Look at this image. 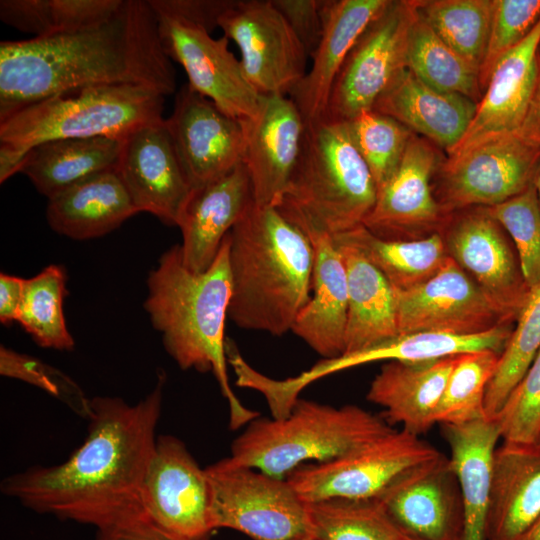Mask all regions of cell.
<instances>
[{
    "mask_svg": "<svg viewBox=\"0 0 540 540\" xmlns=\"http://www.w3.org/2000/svg\"><path fill=\"white\" fill-rule=\"evenodd\" d=\"M24 278L0 274V321L3 325L17 322L24 288Z\"/></svg>",
    "mask_w": 540,
    "mask_h": 540,
    "instance_id": "cell-50",
    "label": "cell"
},
{
    "mask_svg": "<svg viewBox=\"0 0 540 540\" xmlns=\"http://www.w3.org/2000/svg\"><path fill=\"white\" fill-rule=\"evenodd\" d=\"M540 145L519 133L498 135L444 158L433 179L443 210L493 207L533 182Z\"/></svg>",
    "mask_w": 540,
    "mask_h": 540,
    "instance_id": "cell-9",
    "label": "cell"
},
{
    "mask_svg": "<svg viewBox=\"0 0 540 540\" xmlns=\"http://www.w3.org/2000/svg\"><path fill=\"white\" fill-rule=\"evenodd\" d=\"M213 529L239 531L253 540L311 537L305 503L288 480L235 464L229 457L205 468Z\"/></svg>",
    "mask_w": 540,
    "mask_h": 540,
    "instance_id": "cell-8",
    "label": "cell"
},
{
    "mask_svg": "<svg viewBox=\"0 0 540 540\" xmlns=\"http://www.w3.org/2000/svg\"><path fill=\"white\" fill-rule=\"evenodd\" d=\"M456 356L419 362L389 361L372 380L367 400L382 407L391 426L420 436L436 424V412Z\"/></svg>",
    "mask_w": 540,
    "mask_h": 540,
    "instance_id": "cell-26",
    "label": "cell"
},
{
    "mask_svg": "<svg viewBox=\"0 0 540 540\" xmlns=\"http://www.w3.org/2000/svg\"><path fill=\"white\" fill-rule=\"evenodd\" d=\"M334 238L358 248L394 290H408L424 283L449 257L439 232L418 239H385L360 225Z\"/></svg>",
    "mask_w": 540,
    "mask_h": 540,
    "instance_id": "cell-34",
    "label": "cell"
},
{
    "mask_svg": "<svg viewBox=\"0 0 540 540\" xmlns=\"http://www.w3.org/2000/svg\"><path fill=\"white\" fill-rule=\"evenodd\" d=\"M123 0H1L0 20L34 38L73 33L110 17Z\"/></svg>",
    "mask_w": 540,
    "mask_h": 540,
    "instance_id": "cell-36",
    "label": "cell"
},
{
    "mask_svg": "<svg viewBox=\"0 0 540 540\" xmlns=\"http://www.w3.org/2000/svg\"><path fill=\"white\" fill-rule=\"evenodd\" d=\"M540 349V285L531 289L485 394L484 412L495 419Z\"/></svg>",
    "mask_w": 540,
    "mask_h": 540,
    "instance_id": "cell-40",
    "label": "cell"
},
{
    "mask_svg": "<svg viewBox=\"0 0 540 540\" xmlns=\"http://www.w3.org/2000/svg\"><path fill=\"white\" fill-rule=\"evenodd\" d=\"M304 540H314L313 538L309 537V538H306Z\"/></svg>",
    "mask_w": 540,
    "mask_h": 540,
    "instance_id": "cell-56",
    "label": "cell"
},
{
    "mask_svg": "<svg viewBox=\"0 0 540 540\" xmlns=\"http://www.w3.org/2000/svg\"><path fill=\"white\" fill-rule=\"evenodd\" d=\"M390 0H325L323 33L309 72L290 94L307 122L324 116L336 77L350 50Z\"/></svg>",
    "mask_w": 540,
    "mask_h": 540,
    "instance_id": "cell-24",
    "label": "cell"
},
{
    "mask_svg": "<svg viewBox=\"0 0 540 540\" xmlns=\"http://www.w3.org/2000/svg\"><path fill=\"white\" fill-rule=\"evenodd\" d=\"M242 122L243 163L253 201L258 206L275 207L300 157L306 121L289 96L261 95L255 116Z\"/></svg>",
    "mask_w": 540,
    "mask_h": 540,
    "instance_id": "cell-21",
    "label": "cell"
},
{
    "mask_svg": "<svg viewBox=\"0 0 540 540\" xmlns=\"http://www.w3.org/2000/svg\"><path fill=\"white\" fill-rule=\"evenodd\" d=\"M493 5L494 0H416L419 16L479 71L487 50Z\"/></svg>",
    "mask_w": 540,
    "mask_h": 540,
    "instance_id": "cell-38",
    "label": "cell"
},
{
    "mask_svg": "<svg viewBox=\"0 0 540 540\" xmlns=\"http://www.w3.org/2000/svg\"><path fill=\"white\" fill-rule=\"evenodd\" d=\"M537 445H538V446L540 447V440H539V442H538V444H537Z\"/></svg>",
    "mask_w": 540,
    "mask_h": 540,
    "instance_id": "cell-57",
    "label": "cell"
},
{
    "mask_svg": "<svg viewBox=\"0 0 540 540\" xmlns=\"http://www.w3.org/2000/svg\"><path fill=\"white\" fill-rule=\"evenodd\" d=\"M514 324H501L475 335H455L436 331L401 334L372 347L322 359L299 375V381L309 386L316 380L339 371L378 361L419 362L434 360L478 350L502 353Z\"/></svg>",
    "mask_w": 540,
    "mask_h": 540,
    "instance_id": "cell-29",
    "label": "cell"
},
{
    "mask_svg": "<svg viewBox=\"0 0 540 540\" xmlns=\"http://www.w3.org/2000/svg\"><path fill=\"white\" fill-rule=\"evenodd\" d=\"M406 68L429 86L477 104L483 95L479 69L448 46L417 10L409 33Z\"/></svg>",
    "mask_w": 540,
    "mask_h": 540,
    "instance_id": "cell-35",
    "label": "cell"
},
{
    "mask_svg": "<svg viewBox=\"0 0 540 540\" xmlns=\"http://www.w3.org/2000/svg\"><path fill=\"white\" fill-rule=\"evenodd\" d=\"M395 430L361 407L298 399L283 418L254 419L232 443L235 464L285 479L306 461H330Z\"/></svg>",
    "mask_w": 540,
    "mask_h": 540,
    "instance_id": "cell-6",
    "label": "cell"
},
{
    "mask_svg": "<svg viewBox=\"0 0 540 540\" xmlns=\"http://www.w3.org/2000/svg\"><path fill=\"white\" fill-rule=\"evenodd\" d=\"M66 283L65 269L55 264L24 280L17 322L41 347L60 351L74 348L63 312Z\"/></svg>",
    "mask_w": 540,
    "mask_h": 540,
    "instance_id": "cell-37",
    "label": "cell"
},
{
    "mask_svg": "<svg viewBox=\"0 0 540 540\" xmlns=\"http://www.w3.org/2000/svg\"><path fill=\"white\" fill-rule=\"evenodd\" d=\"M441 430L462 498L461 540H486L493 458L501 438L498 422L484 417L463 424H441Z\"/></svg>",
    "mask_w": 540,
    "mask_h": 540,
    "instance_id": "cell-30",
    "label": "cell"
},
{
    "mask_svg": "<svg viewBox=\"0 0 540 540\" xmlns=\"http://www.w3.org/2000/svg\"><path fill=\"white\" fill-rule=\"evenodd\" d=\"M540 518V447L504 442L494 453L486 540H521Z\"/></svg>",
    "mask_w": 540,
    "mask_h": 540,
    "instance_id": "cell-27",
    "label": "cell"
},
{
    "mask_svg": "<svg viewBox=\"0 0 540 540\" xmlns=\"http://www.w3.org/2000/svg\"><path fill=\"white\" fill-rule=\"evenodd\" d=\"M219 27L238 46L245 75L260 95L290 96L305 77L309 57L272 0H234Z\"/></svg>",
    "mask_w": 540,
    "mask_h": 540,
    "instance_id": "cell-13",
    "label": "cell"
},
{
    "mask_svg": "<svg viewBox=\"0 0 540 540\" xmlns=\"http://www.w3.org/2000/svg\"><path fill=\"white\" fill-rule=\"evenodd\" d=\"M540 20V0H494L487 50L480 68L484 92L498 60L520 44Z\"/></svg>",
    "mask_w": 540,
    "mask_h": 540,
    "instance_id": "cell-46",
    "label": "cell"
},
{
    "mask_svg": "<svg viewBox=\"0 0 540 540\" xmlns=\"http://www.w3.org/2000/svg\"><path fill=\"white\" fill-rule=\"evenodd\" d=\"M347 122L378 191L397 170L413 133L394 118L373 109L362 111Z\"/></svg>",
    "mask_w": 540,
    "mask_h": 540,
    "instance_id": "cell-42",
    "label": "cell"
},
{
    "mask_svg": "<svg viewBox=\"0 0 540 540\" xmlns=\"http://www.w3.org/2000/svg\"><path fill=\"white\" fill-rule=\"evenodd\" d=\"M511 238L531 289L540 285V207L531 184L520 194L488 207Z\"/></svg>",
    "mask_w": 540,
    "mask_h": 540,
    "instance_id": "cell-43",
    "label": "cell"
},
{
    "mask_svg": "<svg viewBox=\"0 0 540 540\" xmlns=\"http://www.w3.org/2000/svg\"><path fill=\"white\" fill-rule=\"evenodd\" d=\"M250 177L244 163L193 189L177 227L184 264L194 272L210 267L222 242L253 204Z\"/></svg>",
    "mask_w": 540,
    "mask_h": 540,
    "instance_id": "cell-23",
    "label": "cell"
},
{
    "mask_svg": "<svg viewBox=\"0 0 540 540\" xmlns=\"http://www.w3.org/2000/svg\"><path fill=\"white\" fill-rule=\"evenodd\" d=\"M398 333L475 335L510 321L450 257L424 283L394 290Z\"/></svg>",
    "mask_w": 540,
    "mask_h": 540,
    "instance_id": "cell-16",
    "label": "cell"
},
{
    "mask_svg": "<svg viewBox=\"0 0 540 540\" xmlns=\"http://www.w3.org/2000/svg\"><path fill=\"white\" fill-rule=\"evenodd\" d=\"M165 96L133 85L65 91L29 104L0 120V145L27 153L61 138L124 139L141 126L164 119Z\"/></svg>",
    "mask_w": 540,
    "mask_h": 540,
    "instance_id": "cell-7",
    "label": "cell"
},
{
    "mask_svg": "<svg viewBox=\"0 0 540 540\" xmlns=\"http://www.w3.org/2000/svg\"><path fill=\"white\" fill-rule=\"evenodd\" d=\"M539 48L540 20L520 44L498 60L467 132L449 155L491 137L519 133L536 83Z\"/></svg>",
    "mask_w": 540,
    "mask_h": 540,
    "instance_id": "cell-22",
    "label": "cell"
},
{
    "mask_svg": "<svg viewBox=\"0 0 540 540\" xmlns=\"http://www.w3.org/2000/svg\"><path fill=\"white\" fill-rule=\"evenodd\" d=\"M106 85L175 92L149 0H123L107 19L73 33L0 43V120L65 91Z\"/></svg>",
    "mask_w": 540,
    "mask_h": 540,
    "instance_id": "cell-2",
    "label": "cell"
},
{
    "mask_svg": "<svg viewBox=\"0 0 540 540\" xmlns=\"http://www.w3.org/2000/svg\"><path fill=\"white\" fill-rule=\"evenodd\" d=\"M406 540H418V539L409 536Z\"/></svg>",
    "mask_w": 540,
    "mask_h": 540,
    "instance_id": "cell-55",
    "label": "cell"
},
{
    "mask_svg": "<svg viewBox=\"0 0 540 540\" xmlns=\"http://www.w3.org/2000/svg\"><path fill=\"white\" fill-rule=\"evenodd\" d=\"M504 442L537 445L540 440V349L495 417Z\"/></svg>",
    "mask_w": 540,
    "mask_h": 540,
    "instance_id": "cell-45",
    "label": "cell"
},
{
    "mask_svg": "<svg viewBox=\"0 0 540 540\" xmlns=\"http://www.w3.org/2000/svg\"><path fill=\"white\" fill-rule=\"evenodd\" d=\"M439 453L420 436L395 429L339 458L303 464L286 479L305 503L370 500L377 498L405 470Z\"/></svg>",
    "mask_w": 540,
    "mask_h": 540,
    "instance_id": "cell-10",
    "label": "cell"
},
{
    "mask_svg": "<svg viewBox=\"0 0 540 540\" xmlns=\"http://www.w3.org/2000/svg\"><path fill=\"white\" fill-rule=\"evenodd\" d=\"M309 239L314 249L311 294L291 332L324 359H329L345 350L347 275L333 237L321 235Z\"/></svg>",
    "mask_w": 540,
    "mask_h": 540,
    "instance_id": "cell-28",
    "label": "cell"
},
{
    "mask_svg": "<svg viewBox=\"0 0 540 540\" xmlns=\"http://www.w3.org/2000/svg\"><path fill=\"white\" fill-rule=\"evenodd\" d=\"M519 134L540 145V48L536 83Z\"/></svg>",
    "mask_w": 540,
    "mask_h": 540,
    "instance_id": "cell-51",
    "label": "cell"
},
{
    "mask_svg": "<svg viewBox=\"0 0 540 540\" xmlns=\"http://www.w3.org/2000/svg\"><path fill=\"white\" fill-rule=\"evenodd\" d=\"M154 12L163 50L183 67L188 85L234 118L255 116L261 95L247 79L241 61L229 50V39H214L198 25Z\"/></svg>",
    "mask_w": 540,
    "mask_h": 540,
    "instance_id": "cell-15",
    "label": "cell"
},
{
    "mask_svg": "<svg viewBox=\"0 0 540 540\" xmlns=\"http://www.w3.org/2000/svg\"><path fill=\"white\" fill-rule=\"evenodd\" d=\"M416 0L390 1L360 35L333 84L325 115L348 121L373 108L392 80L406 68Z\"/></svg>",
    "mask_w": 540,
    "mask_h": 540,
    "instance_id": "cell-11",
    "label": "cell"
},
{
    "mask_svg": "<svg viewBox=\"0 0 540 540\" xmlns=\"http://www.w3.org/2000/svg\"><path fill=\"white\" fill-rule=\"evenodd\" d=\"M228 318L239 328L281 336L311 294V240L274 206L254 202L227 235Z\"/></svg>",
    "mask_w": 540,
    "mask_h": 540,
    "instance_id": "cell-4",
    "label": "cell"
},
{
    "mask_svg": "<svg viewBox=\"0 0 540 540\" xmlns=\"http://www.w3.org/2000/svg\"><path fill=\"white\" fill-rule=\"evenodd\" d=\"M96 540H176L148 517H141L97 530Z\"/></svg>",
    "mask_w": 540,
    "mask_h": 540,
    "instance_id": "cell-49",
    "label": "cell"
},
{
    "mask_svg": "<svg viewBox=\"0 0 540 540\" xmlns=\"http://www.w3.org/2000/svg\"><path fill=\"white\" fill-rule=\"evenodd\" d=\"M0 374L33 385L64 403L74 413L86 419L91 411V399L68 375L40 359L0 347Z\"/></svg>",
    "mask_w": 540,
    "mask_h": 540,
    "instance_id": "cell-44",
    "label": "cell"
},
{
    "mask_svg": "<svg viewBox=\"0 0 540 540\" xmlns=\"http://www.w3.org/2000/svg\"><path fill=\"white\" fill-rule=\"evenodd\" d=\"M323 2L324 0H272L310 58L323 33Z\"/></svg>",
    "mask_w": 540,
    "mask_h": 540,
    "instance_id": "cell-47",
    "label": "cell"
},
{
    "mask_svg": "<svg viewBox=\"0 0 540 540\" xmlns=\"http://www.w3.org/2000/svg\"><path fill=\"white\" fill-rule=\"evenodd\" d=\"M230 299L226 236L213 263L202 272L184 264L180 244L162 253L147 277L144 309L164 349L181 369L214 374L229 405L230 428L235 430L258 413L239 401L228 379L224 331Z\"/></svg>",
    "mask_w": 540,
    "mask_h": 540,
    "instance_id": "cell-3",
    "label": "cell"
},
{
    "mask_svg": "<svg viewBox=\"0 0 540 540\" xmlns=\"http://www.w3.org/2000/svg\"><path fill=\"white\" fill-rule=\"evenodd\" d=\"M234 0H149L157 12L173 15L211 33Z\"/></svg>",
    "mask_w": 540,
    "mask_h": 540,
    "instance_id": "cell-48",
    "label": "cell"
},
{
    "mask_svg": "<svg viewBox=\"0 0 540 540\" xmlns=\"http://www.w3.org/2000/svg\"><path fill=\"white\" fill-rule=\"evenodd\" d=\"M164 119L141 126L122 140L115 172L138 212L178 226L193 188Z\"/></svg>",
    "mask_w": 540,
    "mask_h": 540,
    "instance_id": "cell-20",
    "label": "cell"
},
{
    "mask_svg": "<svg viewBox=\"0 0 540 540\" xmlns=\"http://www.w3.org/2000/svg\"><path fill=\"white\" fill-rule=\"evenodd\" d=\"M139 213L115 170L94 175L48 199L46 219L60 235L101 237Z\"/></svg>",
    "mask_w": 540,
    "mask_h": 540,
    "instance_id": "cell-31",
    "label": "cell"
},
{
    "mask_svg": "<svg viewBox=\"0 0 540 540\" xmlns=\"http://www.w3.org/2000/svg\"><path fill=\"white\" fill-rule=\"evenodd\" d=\"M439 233L448 256L515 323L531 290L511 238L489 208L451 212Z\"/></svg>",
    "mask_w": 540,
    "mask_h": 540,
    "instance_id": "cell-12",
    "label": "cell"
},
{
    "mask_svg": "<svg viewBox=\"0 0 540 540\" xmlns=\"http://www.w3.org/2000/svg\"><path fill=\"white\" fill-rule=\"evenodd\" d=\"M377 187L348 122L324 115L306 123L300 157L277 210L308 238L360 225L373 209Z\"/></svg>",
    "mask_w": 540,
    "mask_h": 540,
    "instance_id": "cell-5",
    "label": "cell"
},
{
    "mask_svg": "<svg viewBox=\"0 0 540 540\" xmlns=\"http://www.w3.org/2000/svg\"><path fill=\"white\" fill-rule=\"evenodd\" d=\"M372 109L394 118L449 155L467 132L477 103L463 95L433 88L405 68Z\"/></svg>",
    "mask_w": 540,
    "mask_h": 540,
    "instance_id": "cell-25",
    "label": "cell"
},
{
    "mask_svg": "<svg viewBox=\"0 0 540 540\" xmlns=\"http://www.w3.org/2000/svg\"><path fill=\"white\" fill-rule=\"evenodd\" d=\"M141 505L148 519L176 540H207L214 531L206 470L172 435L157 437L141 487Z\"/></svg>",
    "mask_w": 540,
    "mask_h": 540,
    "instance_id": "cell-14",
    "label": "cell"
},
{
    "mask_svg": "<svg viewBox=\"0 0 540 540\" xmlns=\"http://www.w3.org/2000/svg\"><path fill=\"white\" fill-rule=\"evenodd\" d=\"M165 374L135 404L119 397L91 399L88 434L70 457L5 478L4 495L27 508L98 529L147 517L141 487L156 441Z\"/></svg>",
    "mask_w": 540,
    "mask_h": 540,
    "instance_id": "cell-1",
    "label": "cell"
},
{
    "mask_svg": "<svg viewBox=\"0 0 540 540\" xmlns=\"http://www.w3.org/2000/svg\"><path fill=\"white\" fill-rule=\"evenodd\" d=\"M314 540H406L377 499L307 503Z\"/></svg>",
    "mask_w": 540,
    "mask_h": 540,
    "instance_id": "cell-39",
    "label": "cell"
},
{
    "mask_svg": "<svg viewBox=\"0 0 540 540\" xmlns=\"http://www.w3.org/2000/svg\"><path fill=\"white\" fill-rule=\"evenodd\" d=\"M443 160L437 146L413 133L363 225L385 239H418L440 232L448 214L435 198L433 179Z\"/></svg>",
    "mask_w": 540,
    "mask_h": 540,
    "instance_id": "cell-17",
    "label": "cell"
},
{
    "mask_svg": "<svg viewBox=\"0 0 540 540\" xmlns=\"http://www.w3.org/2000/svg\"><path fill=\"white\" fill-rule=\"evenodd\" d=\"M494 350L456 356L436 412L438 424H463L485 417L487 386L500 358Z\"/></svg>",
    "mask_w": 540,
    "mask_h": 540,
    "instance_id": "cell-41",
    "label": "cell"
},
{
    "mask_svg": "<svg viewBox=\"0 0 540 540\" xmlns=\"http://www.w3.org/2000/svg\"><path fill=\"white\" fill-rule=\"evenodd\" d=\"M175 152L192 188L227 174L243 162L245 131L241 119L184 84L164 119Z\"/></svg>",
    "mask_w": 540,
    "mask_h": 540,
    "instance_id": "cell-18",
    "label": "cell"
},
{
    "mask_svg": "<svg viewBox=\"0 0 540 540\" xmlns=\"http://www.w3.org/2000/svg\"><path fill=\"white\" fill-rule=\"evenodd\" d=\"M333 240L347 275L344 353L360 351L398 336L394 289L388 280L358 248L334 237Z\"/></svg>",
    "mask_w": 540,
    "mask_h": 540,
    "instance_id": "cell-32",
    "label": "cell"
},
{
    "mask_svg": "<svg viewBox=\"0 0 540 540\" xmlns=\"http://www.w3.org/2000/svg\"><path fill=\"white\" fill-rule=\"evenodd\" d=\"M521 540H540V518L524 534Z\"/></svg>",
    "mask_w": 540,
    "mask_h": 540,
    "instance_id": "cell-53",
    "label": "cell"
},
{
    "mask_svg": "<svg viewBox=\"0 0 540 540\" xmlns=\"http://www.w3.org/2000/svg\"><path fill=\"white\" fill-rule=\"evenodd\" d=\"M532 184H533V186L535 188L538 203H539V207H540V157H539V160H538V164H537V167H536V171H535V174H534V177H533Z\"/></svg>",
    "mask_w": 540,
    "mask_h": 540,
    "instance_id": "cell-54",
    "label": "cell"
},
{
    "mask_svg": "<svg viewBox=\"0 0 540 540\" xmlns=\"http://www.w3.org/2000/svg\"><path fill=\"white\" fill-rule=\"evenodd\" d=\"M391 520L418 540H461L463 504L449 457L441 452L395 478L375 498Z\"/></svg>",
    "mask_w": 540,
    "mask_h": 540,
    "instance_id": "cell-19",
    "label": "cell"
},
{
    "mask_svg": "<svg viewBox=\"0 0 540 540\" xmlns=\"http://www.w3.org/2000/svg\"><path fill=\"white\" fill-rule=\"evenodd\" d=\"M25 152L0 145V182L3 183L14 174L21 172Z\"/></svg>",
    "mask_w": 540,
    "mask_h": 540,
    "instance_id": "cell-52",
    "label": "cell"
},
{
    "mask_svg": "<svg viewBox=\"0 0 540 540\" xmlns=\"http://www.w3.org/2000/svg\"><path fill=\"white\" fill-rule=\"evenodd\" d=\"M122 140L90 137L45 141L28 150L20 173L50 199L94 175L115 170Z\"/></svg>",
    "mask_w": 540,
    "mask_h": 540,
    "instance_id": "cell-33",
    "label": "cell"
}]
</instances>
